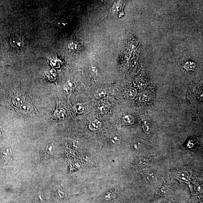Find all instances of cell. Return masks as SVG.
<instances>
[{"instance_id":"cell-11","label":"cell","mask_w":203,"mask_h":203,"mask_svg":"<svg viewBox=\"0 0 203 203\" xmlns=\"http://www.w3.org/2000/svg\"><path fill=\"white\" fill-rule=\"evenodd\" d=\"M109 108L108 107L105 105H100L97 108V111L99 113L102 114H107L109 111Z\"/></svg>"},{"instance_id":"cell-16","label":"cell","mask_w":203,"mask_h":203,"mask_svg":"<svg viewBox=\"0 0 203 203\" xmlns=\"http://www.w3.org/2000/svg\"><path fill=\"white\" fill-rule=\"evenodd\" d=\"M57 114H58V117L60 119L64 118L65 114V111L63 109H59L58 111Z\"/></svg>"},{"instance_id":"cell-22","label":"cell","mask_w":203,"mask_h":203,"mask_svg":"<svg viewBox=\"0 0 203 203\" xmlns=\"http://www.w3.org/2000/svg\"><path fill=\"white\" fill-rule=\"evenodd\" d=\"M163 203H172V202H170V201H165Z\"/></svg>"},{"instance_id":"cell-4","label":"cell","mask_w":203,"mask_h":203,"mask_svg":"<svg viewBox=\"0 0 203 203\" xmlns=\"http://www.w3.org/2000/svg\"><path fill=\"white\" fill-rule=\"evenodd\" d=\"M19 108L21 113H28L31 112L33 109V106L30 103L25 102Z\"/></svg>"},{"instance_id":"cell-5","label":"cell","mask_w":203,"mask_h":203,"mask_svg":"<svg viewBox=\"0 0 203 203\" xmlns=\"http://www.w3.org/2000/svg\"><path fill=\"white\" fill-rule=\"evenodd\" d=\"M72 82L71 81H68L64 84L63 87L64 91L67 96L68 98H69L71 94L72 87Z\"/></svg>"},{"instance_id":"cell-17","label":"cell","mask_w":203,"mask_h":203,"mask_svg":"<svg viewBox=\"0 0 203 203\" xmlns=\"http://www.w3.org/2000/svg\"><path fill=\"white\" fill-rule=\"evenodd\" d=\"M168 191V188L166 185H162L159 189V192L162 194H166Z\"/></svg>"},{"instance_id":"cell-10","label":"cell","mask_w":203,"mask_h":203,"mask_svg":"<svg viewBox=\"0 0 203 203\" xmlns=\"http://www.w3.org/2000/svg\"><path fill=\"white\" fill-rule=\"evenodd\" d=\"M123 120L125 122L129 124H133L135 121L134 118L133 116L129 114L124 116L123 117Z\"/></svg>"},{"instance_id":"cell-3","label":"cell","mask_w":203,"mask_h":203,"mask_svg":"<svg viewBox=\"0 0 203 203\" xmlns=\"http://www.w3.org/2000/svg\"><path fill=\"white\" fill-rule=\"evenodd\" d=\"M12 102L15 106L20 107L22 104L25 102V98L22 95L17 94L13 97Z\"/></svg>"},{"instance_id":"cell-23","label":"cell","mask_w":203,"mask_h":203,"mask_svg":"<svg viewBox=\"0 0 203 203\" xmlns=\"http://www.w3.org/2000/svg\"><path fill=\"white\" fill-rule=\"evenodd\" d=\"M194 203H201L197 201V202H195Z\"/></svg>"},{"instance_id":"cell-19","label":"cell","mask_w":203,"mask_h":203,"mask_svg":"<svg viewBox=\"0 0 203 203\" xmlns=\"http://www.w3.org/2000/svg\"><path fill=\"white\" fill-rule=\"evenodd\" d=\"M77 47V44L74 42H71L68 45L69 48L71 50H75L76 49Z\"/></svg>"},{"instance_id":"cell-21","label":"cell","mask_w":203,"mask_h":203,"mask_svg":"<svg viewBox=\"0 0 203 203\" xmlns=\"http://www.w3.org/2000/svg\"><path fill=\"white\" fill-rule=\"evenodd\" d=\"M2 133V130L1 127H0V134Z\"/></svg>"},{"instance_id":"cell-12","label":"cell","mask_w":203,"mask_h":203,"mask_svg":"<svg viewBox=\"0 0 203 203\" xmlns=\"http://www.w3.org/2000/svg\"><path fill=\"white\" fill-rule=\"evenodd\" d=\"M142 127H143V131L145 133H149L151 131V126L148 122L146 121L143 122Z\"/></svg>"},{"instance_id":"cell-8","label":"cell","mask_w":203,"mask_h":203,"mask_svg":"<svg viewBox=\"0 0 203 203\" xmlns=\"http://www.w3.org/2000/svg\"><path fill=\"white\" fill-rule=\"evenodd\" d=\"M137 91L135 88L131 87L129 89L127 93V96L130 99H133L136 96Z\"/></svg>"},{"instance_id":"cell-1","label":"cell","mask_w":203,"mask_h":203,"mask_svg":"<svg viewBox=\"0 0 203 203\" xmlns=\"http://www.w3.org/2000/svg\"><path fill=\"white\" fill-rule=\"evenodd\" d=\"M1 159L3 162H6L11 160L12 159V152L11 149L9 147H5L2 150L1 153Z\"/></svg>"},{"instance_id":"cell-13","label":"cell","mask_w":203,"mask_h":203,"mask_svg":"<svg viewBox=\"0 0 203 203\" xmlns=\"http://www.w3.org/2000/svg\"><path fill=\"white\" fill-rule=\"evenodd\" d=\"M74 109L76 112L79 114H81L84 112V107L82 104L78 103L74 106Z\"/></svg>"},{"instance_id":"cell-9","label":"cell","mask_w":203,"mask_h":203,"mask_svg":"<svg viewBox=\"0 0 203 203\" xmlns=\"http://www.w3.org/2000/svg\"><path fill=\"white\" fill-rule=\"evenodd\" d=\"M107 91L103 89L97 90L95 94V97L97 99L102 98L106 96Z\"/></svg>"},{"instance_id":"cell-7","label":"cell","mask_w":203,"mask_h":203,"mask_svg":"<svg viewBox=\"0 0 203 203\" xmlns=\"http://www.w3.org/2000/svg\"><path fill=\"white\" fill-rule=\"evenodd\" d=\"M139 164L141 167L144 169L148 167L150 164V161L145 157L141 158L140 159Z\"/></svg>"},{"instance_id":"cell-14","label":"cell","mask_w":203,"mask_h":203,"mask_svg":"<svg viewBox=\"0 0 203 203\" xmlns=\"http://www.w3.org/2000/svg\"><path fill=\"white\" fill-rule=\"evenodd\" d=\"M147 179L151 182H154L155 181L156 176L155 174L153 172H150L147 174Z\"/></svg>"},{"instance_id":"cell-20","label":"cell","mask_w":203,"mask_h":203,"mask_svg":"<svg viewBox=\"0 0 203 203\" xmlns=\"http://www.w3.org/2000/svg\"><path fill=\"white\" fill-rule=\"evenodd\" d=\"M112 141L113 143L116 144V143H117L119 142V138L117 137H113Z\"/></svg>"},{"instance_id":"cell-6","label":"cell","mask_w":203,"mask_h":203,"mask_svg":"<svg viewBox=\"0 0 203 203\" xmlns=\"http://www.w3.org/2000/svg\"><path fill=\"white\" fill-rule=\"evenodd\" d=\"M102 126V124L99 120H95L92 121L89 124V127L91 130L97 131Z\"/></svg>"},{"instance_id":"cell-2","label":"cell","mask_w":203,"mask_h":203,"mask_svg":"<svg viewBox=\"0 0 203 203\" xmlns=\"http://www.w3.org/2000/svg\"><path fill=\"white\" fill-rule=\"evenodd\" d=\"M11 44L15 47H21L24 45L22 39L18 35H13L10 39Z\"/></svg>"},{"instance_id":"cell-18","label":"cell","mask_w":203,"mask_h":203,"mask_svg":"<svg viewBox=\"0 0 203 203\" xmlns=\"http://www.w3.org/2000/svg\"><path fill=\"white\" fill-rule=\"evenodd\" d=\"M149 94L147 92H144L141 95V99L143 101H146L149 98Z\"/></svg>"},{"instance_id":"cell-15","label":"cell","mask_w":203,"mask_h":203,"mask_svg":"<svg viewBox=\"0 0 203 203\" xmlns=\"http://www.w3.org/2000/svg\"><path fill=\"white\" fill-rule=\"evenodd\" d=\"M90 73L93 75H96L98 74V69L96 66H91L90 68Z\"/></svg>"}]
</instances>
